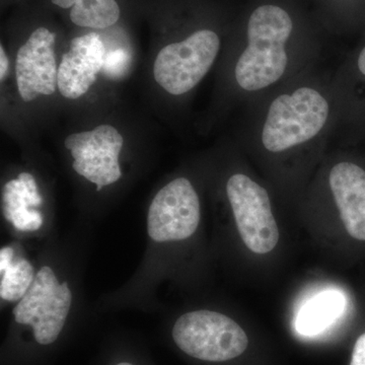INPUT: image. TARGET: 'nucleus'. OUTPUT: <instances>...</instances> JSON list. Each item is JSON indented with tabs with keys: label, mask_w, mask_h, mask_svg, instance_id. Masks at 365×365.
Returning <instances> with one entry per match:
<instances>
[{
	"label": "nucleus",
	"mask_w": 365,
	"mask_h": 365,
	"mask_svg": "<svg viewBox=\"0 0 365 365\" xmlns=\"http://www.w3.org/2000/svg\"><path fill=\"white\" fill-rule=\"evenodd\" d=\"M325 34L309 0H248L228 37L225 83L232 104L247 106L317 68Z\"/></svg>",
	"instance_id": "obj_1"
},
{
	"label": "nucleus",
	"mask_w": 365,
	"mask_h": 365,
	"mask_svg": "<svg viewBox=\"0 0 365 365\" xmlns=\"http://www.w3.org/2000/svg\"><path fill=\"white\" fill-rule=\"evenodd\" d=\"M341 122L332 74L317 67L247 105L241 138L271 163L316 158Z\"/></svg>",
	"instance_id": "obj_2"
},
{
	"label": "nucleus",
	"mask_w": 365,
	"mask_h": 365,
	"mask_svg": "<svg viewBox=\"0 0 365 365\" xmlns=\"http://www.w3.org/2000/svg\"><path fill=\"white\" fill-rule=\"evenodd\" d=\"M232 21L223 14L210 13L205 19H198L179 40L162 48L153 66V76L160 88L174 97L191 93L215 66L222 49L223 36L230 32Z\"/></svg>",
	"instance_id": "obj_3"
},
{
	"label": "nucleus",
	"mask_w": 365,
	"mask_h": 365,
	"mask_svg": "<svg viewBox=\"0 0 365 365\" xmlns=\"http://www.w3.org/2000/svg\"><path fill=\"white\" fill-rule=\"evenodd\" d=\"M170 334L180 351L208 364L237 359L249 345L248 336L237 322L207 309L182 314L175 322Z\"/></svg>",
	"instance_id": "obj_4"
},
{
	"label": "nucleus",
	"mask_w": 365,
	"mask_h": 365,
	"mask_svg": "<svg viewBox=\"0 0 365 365\" xmlns=\"http://www.w3.org/2000/svg\"><path fill=\"white\" fill-rule=\"evenodd\" d=\"M225 195L239 234L255 254L272 252L279 242L268 190L247 173H232L225 182Z\"/></svg>",
	"instance_id": "obj_5"
},
{
	"label": "nucleus",
	"mask_w": 365,
	"mask_h": 365,
	"mask_svg": "<svg viewBox=\"0 0 365 365\" xmlns=\"http://www.w3.org/2000/svg\"><path fill=\"white\" fill-rule=\"evenodd\" d=\"M200 218L195 187L187 178H177L160 189L150 204L148 235L157 242L184 241L195 234Z\"/></svg>",
	"instance_id": "obj_6"
},
{
	"label": "nucleus",
	"mask_w": 365,
	"mask_h": 365,
	"mask_svg": "<svg viewBox=\"0 0 365 365\" xmlns=\"http://www.w3.org/2000/svg\"><path fill=\"white\" fill-rule=\"evenodd\" d=\"M123 144V136L111 125H100L93 130L71 134L64 141L74 158L72 168L97 185V191L122 177L119 155Z\"/></svg>",
	"instance_id": "obj_7"
},
{
	"label": "nucleus",
	"mask_w": 365,
	"mask_h": 365,
	"mask_svg": "<svg viewBox=\"0 0 365 365\" xmlns=\"http://www.w3.org/2000/svg\"><path fill=\"white\" fill-rule=\"evenodd\" d=\"M55 39V33L41 26L31 34L19 49L16 83L25 102H32L40 95H53L58 88V67L53 50Z\"/></svg>",
	"instance_id": "obj_8"
},
{
	"label": "nucleus",
	"mask_w": 365,
	"mask_h": 365,
	"mask_svg": "<svg viewBox=\"0 0 365 365\" xmlns=\"http://www.w3.org/2000/svg\"><path fill=\"white\" fill-rule=\"evenodd\" d=\"M327 189L346 232L365 242V169L348 160H337L327 169Z\"/></svg>",
	"instance_id": "obj_9"
},
{
	"label": "nucleus",
	"mask_w": 365,
	"mask_h": 365,
	"mask_svg": "<svg viewBox=\"0 0 365 365\" xmlns=\"http://www.w3.org/2000/svg\"><path fill=\"white\" fill-rule=\"evenodd\" d=\"M106 48L97 33L74 38L58 67V90L64 98L76 100L86 95L105 66Z\"/></svg>",
	"instance_id": "obj_10"
},
{
	"label": "nucleus",
	"mask_w": 365,
	"mask_h": 365,
	"mask_svg": "<svg viewBox=\"0 0 365 365\" xmlns=\"http://www.w3.org/2000/svg\"><path fill=\"white\" fill-rule=\"evenodd\" d=\"M345 307V297L338 290L319 292L299 309L295 319V329L307 337L319 335L337 321Z\"/></svg>",
	"instance_id": "obj_11"
},
{
	"label": "nucleus",
	"mask_w": 365,
	"mask_h": 365,
	"mask_svg": "<svg viewBox=\"0 0 365 365\" xmlns=\"http://www.w3.org/2000/svg\"><path fill=\"white\" fill-rule=\"evenodd\" d=\"M52 4L64 9H71L69 18L74 25L81 28H110L121 16L116 0H52Z\"/></svg>",
	"instance_id": "obj_12"
},
{
	"label": "nucleus",
	"mask_w": 365,
	"mask_h": 365,
	"mask_svg": "<svg viewBox=\"0 0 365 365\" xmlns=\"http://www.w3.org/2000/svg\"><path fill=\"white\" fill-rule=\"evenodd\" d=\"M319 25L327 34L344 32L359 16L365 0H309Z\"/></svg>",
	"instance_id": "obj_13"
},
{
	"label": "nucleus",
	"mask_w": 365,
	"mask_h": 365,
	"mask_svg": "<svg viewBox=\"0 0 365 365\" xmlns=\"http://www.w3.org/2000/svg\"><path fill=\"white\" fill-rule=\"evenodd\" d=\"M36 276L30 262L21 260L14 263L11 262L1 272L0 283V297L9 302H16L25 297L31 285L33 284Z\"/></svg>",
	"instance_id": "obj_14"
},
{
	"label": "nucleus",
	"mask_w": 365,
	"mask_h": 365,
	"mask_svg": "<svg viewBox=\"0 0 365 365\" xmlns=\"http://www.w3.org/2000/svg\"><path fill=\"white\" fill-rule=\"evenodd\" d=\"M337 81H365V43L355 53L351 61H348L341 67L337 73L334 76Z\"/></svg>",
	"instance_id": "obj_15"
},
{
	"label": "nucleus",
	"mask_w": 365,
	"mask_h": 365,
	"mask_svg": "<svg viewBox=\"0 0 365 365\" xmlns=\"http://www.w3.org/2000/svg\"><path fill=\"white\" fill-rule=\"evenodd\" d=\"M350 365H365V333L355 342Z\"/></svg>",
	"instance_id": "obj_16"
},
{
	"label": "nucleus",
	"mask_w": 365,
	"mask_h": 365,
	"mask_svg": "<svg viewBox=\"0 0 365 365\" xmlns=\"http://www.w3.org/2000/svg\"><path fill=\"white\" fill-rule=\"evenodd\" d=\"M125 63V54L122 51H116L111 53V55L106 56L105 66L107 68V71L111 72V73H117L118 66H124Z\"/></svg>",
	"instance_id": "obj_17"
},
{
	"label": "nucleus",
	"mask_w": 365,
	"mask_h": 365,
	"mask_svg": "<svg viewBox=\"0 0 365 365\" xmlns=\"http://www.w3.org/2000/svg\"><path fill=\"white\" fill-rule=\"evenodd\" d=\"M14 250L11 247H4L0 252V271L4 272L7 266L13 262Z\"/></svg>",
	"instance_id": "obj_18"
},
{
	"label": "nucleus",
	"mask_w": 365,
	"mask_h": 365,
	"mask_svg": "<svg viewBox=\"0 0 365 365\" xmlns=\"http://www.w3.org/2000/svg\"><path fill=\"white\" fill-rule=\"evenodd\" d=\"M9 64L6 53L4 51V46H1L0 47V79L1 81L6 78L7 71H9Z\"/></svg>",
	"instance_id": "obj_19"
},
{
	"label": "nucleus",
	"mask_w": 365,
	"mask_h": 365,
	"mask_svg": "<svg viewBox=\"0 0 365 365\" xmlns=\"http://www.w3.org/2000/svg\"><path fill=\"white\" fill-rule=\"evenodd\" d=\"M110 365H140V364H136L135 361H132V360L125 359L117 360V361H115L114 364H112Z\"/></svg>",
	"instance_id": "obj_20"
}]
</instances>
